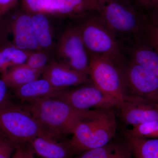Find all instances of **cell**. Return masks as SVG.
Wrapping results in <instances>:
<instances>
[{"label":"cell","instance_id":"6da1fadb","mask_svg":"<svg viewBox=\"0 0 158 158\" xmlns=\"http://www.w3.org/2000/svg\"><path fill=\"white\" fill-rule=\"evenodd\" d=\"M94 2V11L100 15L122 46L142 39L149 19L130 0Z\"/></svg>","mask_w":158,"mask_h":158},{"label":"cell","instance_id":"7a4b0ae2","mask_svg":"<svg viewBox=\"0 0 158 158\" xmlns=\"http://www.w3.org/2000/svg\"><path fill=\"white\" fill-rule=\"evenodd\" d=\"M71 21L89 55L107 58L118 65L124 62L126 58L122 45L96 11H88Z\"/></svg>","mask_w":158,"mask_h":158},{"label":"cell","instance_id":"3957f363","mask_svg":"<svg viewBox=\"0 0 158 158\" xmlns=\"http://www.w3.org/2000/svg\"><path fill=\"white\" fill-rule=\"evenodd\" d=\"M117 127L113 108L88 110L73 134L72 145L77 154L102 147L113 140Z\"/></svg>","mask_w":158,"mask_h":158},{"label":"cell","instance_id":"277c9868","mask_svg":"<svg viewBox=\"0 0 158 158\" xmlns=\"http://www.w3.org/2000/svg\"><path fill=\"white\" fill-rule=\"evenodd\" d=\"M22 107L59 139L73 134L88 110H76L65 102L52 98L27 102Z\"/></svg>","mask_w":158,"mask_h":158},{"label":"cell","instance_id":"5b68a950","mask_svg":"<svg viewBox=\"0 0 158 158\" xmlns=\"http://www.w3.org/2000/svg\"><path fill=\"white\" fill-rule=\"evenodd\" d=\"M0 133L17 145L42 137L60 139L22 106L8 101L0 105Z\"/></svg>","mask_w":158,"mask_h":158},{"label":"cell","instance_id":"8992f818","mask_svg":"<svg viewBox=\"0 0 158 158\" xmlns=\"http://www.w3.org/2000/svg\"><path fill=\"white\" fill-rule=\"evenodd\" d=\"M55 58L58 62L89 77L90 56L72 21L64 27L55 51Z\"/></svg>","mask_w":158,"mask_h":158},{"label":"cell","instance_id":"52a82bcc","mask_svg":"<svg viewBox=\"0 0 158 158\" xmlns=\"http://www.w3.org/2000/svg\"><path fill=\"white\" fill-rule=\"evenodd\" d=\"M118 68L124 96L137 97L158 104V79L153 74L127 58Z\"/></svg>","mask_w":158,"mask_h":158},{"label":"cell","instance_id":"ba28073f","mask_svg":"<svg viewBox=\"0 0 158 158\" xmlns=\"http://www.w3.org/2000/svg\"><path fill=\"white\" fill-rule=\"evenodd\" d=\"M16 7L0 19V36L3 40L11 36L10 42L23 50H40L33 31L31 15Z\"/></svg>","mask_w":158,"mask_h":158},{"label":"cell","instance_id":"9c48e42d","mask_svg":"<svg viewBox=\"0 0 158 158\" xmlns=\"http://www.w3.org/2000/svg\"><path fill=\"white\" fill-rule=\"evenodd\" d=\"M52 98L65 102L76 110L81 111L118 107L120 104L117 99L102 91L92 82L76 89L60 90Z\"/></svg>","mask_w":158,"mask_h":158},{"label":"cell","instance_id":"30bf717a","mask_svg":"<svg viewBox=\"0 0 158 158\" xmlns=\"http://www.w3.org/2000/svg\"><path fill=\"white\" fill-rule=\"evenodd\" d=\"M89 77L92 83L120 102L123 100V85L118 65L109 59L89 55Z\"/></svg>","mask_w":158,"mask_h":158},{"label":"cell","instance_id":"8fae6325","mask_svg":"<svg viewBox=\"0 0 158 158\" xmlns=\"http://www.w3.org/2000/svg\"><path fill=\"white\" fill-rule=\"evenodd\" d=\"M118 108L122 121L135 126L158 119V104L137 97L124 96Z\"/></svg>","mask_w":158,"mask_h":158},{"label":"cell","instance_id":"7c38bea8","mask_svg":"<svg viewBox=\"0 0 158 158\" xmlns=\"http://www.w3.org/2000/svg\"><path fill=\"white\" fill-rule=\"evenodd\" d=\"M46 13L31 15L34 35L40 49L55 54L58 41L64 27L52 21V16Z\"/></svg>","mask_w":158,"mask_h":158},{"label":"cell","instance_id":"4fadbf2b","mask_svg":"<svg viewBox=\"0 0 158 158\" xmlns=\"http://www.w3.org/2000/svg\"><path fill=\"white\" fill-rule=\"evenodd\" d=\"M42 78L48 81L53 87L62 90L92 82L88 76L74 70L56 60L45 69Z\"/></svg>","mask_w":158,"mask_h":158},{"label":"cell","instance_id":"5bb4252c","mask_svg":"<svg viewBox=\"0 0 158 158\" xmlns=\"http://www.w3.org/2000/svg\"><path fill=\"white\" fill-rule=\"evenodd\" d=\"M126 57L143 66L158 79V54L143 39L123 46Z\"/></svg>","mask_w":158,"mask_h":158},{"label":"cell","instance_id":"9a60e30c","mask_svg":"<svg viewBox=\"0 0 158 158\" xmlns=\"http://www.w3.org/2000/svg\"><path fill=\"white\" fill-rule=\"evenodd\" d=\"M30 143L33 151L44 158H72L77 154L70 140L58 142L55 139L40 137Z\"/></svg>","mask_w":158,"mask_h":158},{"label":"cell","instance_id":"2e32d148","mask_svg":"<svg viewBox=\"0 0 158 158\" xmlns=\"http://www.w3.org/2000/svg\"><path fill=\"white\" fill-rule=\"evenodd\" d=\"M61 90L53 87L48 81L42 78L15 89L14 96L20 100L28 102L37 99L52 98Z\"/></svg>","mask_w":158,"mask_h":158},{"label":"cell","instance_id":"e0dca14e","mask_svg":"<svg viewBox=\"0 0 158 158\" xmlns=\"http://www.w3.org/2000/svg\"><path fill=\"white\" fill-rule=\"evenodd\" d=\"M43 72L42 71L32 69L24 64L8 69L1 74V79L8 88L14 90L39 79Z\"/></svg>","mask_w":158,"mask_h":158},{"label":"cell","instance_id":"ac0fdd59","mask_svg":"<svg viewBox=\"0 0 158 158\" xmlns=\"http://www.w3.org/2000/svg\"><path fill=\"white\" fill-rule=\"evenodd\" d=\"M79 154L75 158H131L132 156L127 141L122 143L113 140L102 147Z\"/></svg>","mask_w":158,"mask_h":158},{"label":"cell","instance_id":"d6986e66","mask_svg":"<svg viewBox=\"0 0 158 158\" xmlns=\"http://www.w3.org/2000/svg\"><path fill=\"white\" fill-rule=\"evenodd\" d=\"M31 52L18 48L8 40H3L0 44V73L11 67L25 64Z\"/></svg>","mask_w":158,"mask_h":158},{"label":"cell","instance_id":"ffe728a7","mask_svg":"<svg viewBox=\"0 0 158 158\" xmlns=\"http://www.w3.org/2000/svg\"><path fill=\"white\" fill-rule=\"evenodd\" d=\"M124 136L134 158H158V139Z\"/></svg>","mask_w":158,"mask_h":158},{"label":"cell","instance_id":"44dd1931","mask_svg":"<svg viewBox=\"0 0 158 158\" xmlns=\"http://www.w3.org/2000/svg\"><path fill=\"white\" fill-rule=\"evenodd\" d=\"M58 16L71 20L90 11H94V0H58Z\"/></svg>","mask_w":158,"mask_h":158},{"label":"cell","instance_id":"7402d4cb","mask_svg":"<svg viewBox=\"0 0 158 158\" xmlns=\"http://www.w3.org/2000/svg\"><path fill=\"white\" fill-rule=\"evenodd\" d=\"M123 135L136 138L158 139V119L131 127L123 131Z\"/></svg>","mask_w":158,"mask_h":158},{"label":"cell","instance_id":"603a6c76","mask_svg":"<svg viewBox=\"0 0 158 158\" xmlns=\"http://www.w3.org/2000/svg\"><path fill=\"white\" fill-rule=\"evenodd\" d=\"M55 60V54L40 49L31 52L25 64L32 69L44 72Z\"/></svg>","mask_w":158,"mask_h":158},{"label":"cell","instance_id":"cb8c5ba5","mask_svg":"<svg viewBox=\"0 0 158 158\" xmlns=\"http://www.w3.org/2000/svg\"><path fill=\"white\" fill-rule=\"evenodd\" d=\"M158 54V24L148 21L143 38Z\"/></svg>","mask_w":158,"mask_h":158},{"label":"cell","instance_id":"d4e9b609","mask_svg":"<svg viewBox=\"0 0 158 158\" xmlns=\"http://www.w3.org/2000/svg\"><path fill=\"white\" fill-rule=\"evenodd\" d=\"M140 11L146 15L158 9V0H130Z\"/></svg>","mask_w":158,"mask_h":158},{"label":"cell","instance_id":"484cf974","mask_svg":"<svg viewBox=\"0 0 158 158\" xmlns=\"http://www.w3.org/2000/svg\"><path fill=\"white\" fill-rule=\"evenodd\" d=\"M44 0H22V8L32 15L42 13Z\"/></svg>","mask_w":158,"mask_h":158},{"label":"cell","instance_id":"4316f807","mask_svg":"<svg viewBox=\"0 0 158 158\" xmlns=\"http://www.w3.org/2000/svg\"><path fill=\"white\" fill-rule=\"evenodd\" d=\"M17 146L5 137L0 138V158H11L12 152Z\"/></svg>","mask_w":158,"mask_h":158},{"label":"cell","instance_id":"83f0119b","mask_svg":"<svg viewBox=\"0 0 158 158\" xmlns=\"http://www.w3.org/2000/svg\"><path fill=\"white\" fill-rule=\"evenodd\" d=\"M19 0H0V19L17 6Z\"/></svg>","mask_w":158,"mask_h":158},{"label":"cell","instance_id":"f1b7e54d","mask_svg":"<svg viewBox=\"0 0 158 158\" xmlns=\"http://www.w3.org/2000/svg\"><path fill=\"white\" fill-rule=\"evenodd\" d=\"M8 88L5 82L0 79V105L9 101Z\"/></svg>","mask_w":158,"mask_h":158},{"label":"cell","instance_id":"f546056e","mask_svg":"<svg viewBox=\"0 0 158 158\" xmlns=\"http://www.w3.org/2000/svg\"><path fill=\"white\" fill-rule=\"evenodd\" d=\"M12 158H26L25 149L20 145H18L14 155Z\"/></svg>","mask_w":158,"mask_h":158},{"label":"cell","instance_id":"4dcf8cb0","mask_svg":"<svg viewBox=\"0 0 158 158\" xmlns=\"http://www.w3.org/2000/svg\"><path fill=\"white\" fill-rule=\"evenodd\" d=\"M147 15L150 21L158 24V9L152 11Z\"/></svg>","mask_w":158,"mask_h":158},{"label":"cell","instance_id":"1f68e13d","mask_svg":"<svg viewBox=\"0 0 158 158\" xmlns=\"http://www.w3.org/2000/svg\"><path fill=\"white\" fill-rule=\"evenodd\" d=\"M26 158H34L33 150L25 149Z\"/></svg>","mask_w":158,"mask_h":158},{"label":"cell","instance_id":"d6a6232c","mask_svg":"<svg viewBox=\"0 0 158 158\" xmlns=\"http://www.w3.org/2000/svg\"><path fill=\"white\" fill-rule=\"evenodd\" d=\"M3 41V40L2 39V37H1V36H0V44H1L2 43V42Z\"/></svg>","mask_w":158,"mask_h":158},{"label":"cell","instance_id":"836d02e7","mask_svg":"<svg viewBox=\"0 0 158 158\" xmlns=\"http://www.w3.org/2000/svg\"><path fill=\"white\" fill-rule=\"evenodd\" d=\"M2 137H4V136L2 135V134H1V133H0V138H2Z\"/></svg>","mask_w":158,"mask_h":158}]
</instances>
